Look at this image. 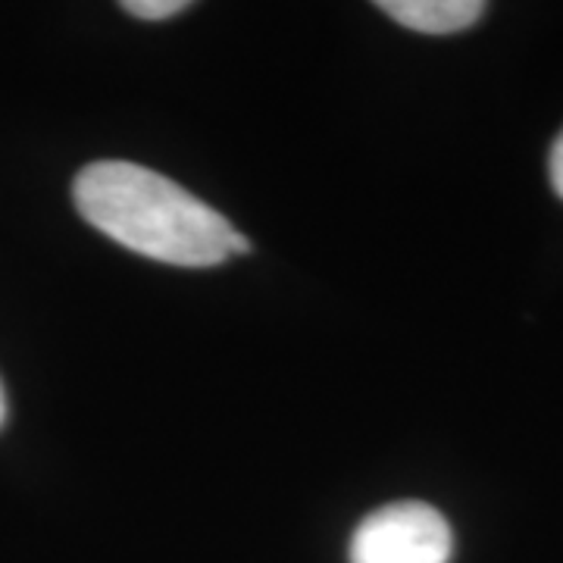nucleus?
Wrapping results in <instances>:
<instances>
[{
  "mask_svg": "<svg viewBox=\"0 0 563 563\" xmlns=\"http://www.w3.org/2000/svg\"><path fill=\"white\" fill-rule=\"evenodd\" d=\"M548 176H551V185L558 191V198H563V132L554 141L551 147V161H548Z\"/></svg>",
  "mask_w": 563,
  "mask_h": 563,
  "instance_id": "obj_5",
  "label": "nucleus"
},
{
  "mask_svg": "<svg viewBox=\"0 0 563 563\" xmlns=\"http://www.w3.org/2000/svg\"><path fill=\"white\" fill-rule=\"evenodd\" d=\"M7 420V395H3V383H0V426Z\"/></svg>",
  "mask_w": 563,
  "mask_h": 563,
  "instance_id": "obj_6",
  "label": "nucleus"
},
{
  "mask_svg": "<svg viewBox=\"0 0 563 563\" xmlns=\"http://www.w3.org/2000/svg\"><path fill=\"white\" fill-rule=\"evenodd\" d=\"M188 7H191L188 0H125L122 3L125 13H132V16L147 22L169 20V16H176V13L188 10Z\"/></svg>",
  "mask_w": 563,
  "mask_h": 563,
  "instance_id": "obj_4",
  "label": "nucleus"
},
{
  "mask_svg": "<svg viewBox=\"0 0 563 563\" xmlns=\"http://www.w3.org/2000/svg\"><path fill=\"white\" fill-rule=\"evenodd\" d=\"M379 10L420 35H457L479 22L483 0H383Z\"/></svg>",
  "mask_w": 563,
  "mask_h": 563,
  "instance_id": "obj_3",
  "label": "nucleus"
},
{
  "mask_svg": "<svg viewBox=\"0 0 563 563\" xmlns=\"http://www.w3.org/2000/svg\"><path fill=\"white\" fill-rule=\"evenodd\" d=\"M73 201L107 239L169 266H220L251 251L222 213L139 163H88L76 176Z\"/></svg>",
  "mask_w": 563,
  "mask_h": 563,
  "instance_id": "obj_1",
  "label": "nucleus"
},
{
  "mask_svg": "<svg viewBox=\"0 0 563 563\" xmlns=\"http://www.w3.org/2000/svg\"><path fill=\"white\" fill-rule=\"evenodd\" d=\"M451 551V526L422 501L373 510L351 539V563H448Z\"/></svg>",
  "mask_w": 563,
  "mask_h": 563,
  "instance_id": "obj_2",
  "label": "nucleus"
}]
</instances>
